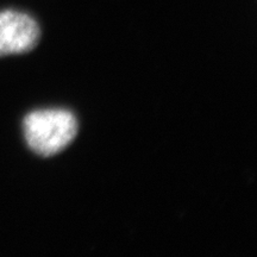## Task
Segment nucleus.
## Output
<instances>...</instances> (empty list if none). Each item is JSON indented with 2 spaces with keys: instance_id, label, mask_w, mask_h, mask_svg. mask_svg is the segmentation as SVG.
Instances as JSON below:
<instances>
[{
  "instance_id": "1",
  "label": "nucleus",
  "mask_w": 257,
  "mask_h": 257,
  "mask_svg": "<svg viewBox=\"0 0 257 257\" xmlns=\"http://www.w3.org/2000/svg\"><path fill=\"white\" fill-rule=\"evenodd\" d=\"M24 136L37 155L50 157L62 152L78 135V120L66 110H42L29 113L23 121Z\"/></svg>"
},
{
  "instance_id": "2",
  "label": "nucleus",
  "mask_w": 257,
  "mask_h": 257,
  "mask_svg": "<svg viewBox=\"0 0 257 257\" xmlns=\"http://www.w3.org/2000/svg\"><path fill=\"white\" fill-rule=\"evenodd\" d=\"M40 38V25L31 16L14 10L0 12V57L29 53Z\"/></svg>"
}]
</instances>
